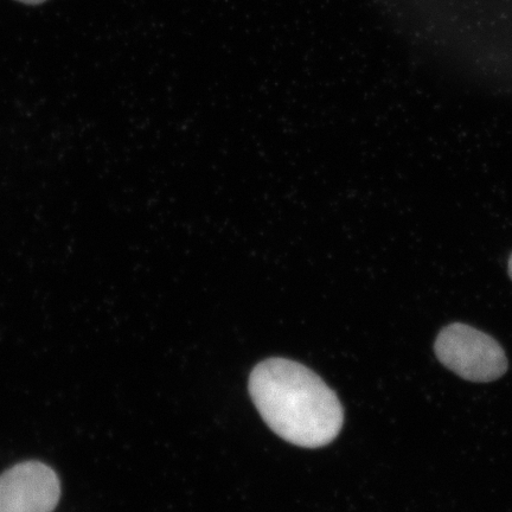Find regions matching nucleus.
<instances>
[{
	"label": "nucleus",
	"instance_id": "nucleus-1",
	"mask_svg": "<svg viewBox=\"0 0 512 512\" xmlns=\"http://www.w3.org/2000/svg\"><path fill=\"white\" fill-rule=\"evenodd\" d=\"M249 393L271 430L293 445L322 447L342 430L337 395L300 363L285 358L261 362L249 377Z\"/></svg>",
	"mask_w": 512,
	"mask_h": 512
},
{
	"label": "nucleus",
	"instance_id": "nucleus-2",
	"mask_svg": "<svg viewBox=\"0 0 512 512\" xmlns=\"http://www.w3.org/2000/svg\"><path fill=\"white\" fill-rule=\"evenodd\" d=\"M434 351L443 366L466 381H496L508 370L507 355L496 339L470 325H447L435 339Z\"/></svg>",
	"mask_w": 512,
	"mask_h": 512
},
{
	"label": "nucleus",
	"instance_id": "nucleus-3",
	"mask_svg": "<svg viewBox=\"0 0 512 512\" xmlns=\"http://www.w3.org/2000/svg\"><path fill=\"white\" fill-rule=\"evenodd\" d=\"M60 497L56 472L36 460L17 464L0 475V512H53Z\"/></svg>",
	"mask_w": 512,
	"mask_h": 512
},
{
	"label": "nucleus",
	"instance_id": "nucleus-4",
	"mask_svg": "<svg viewBox=\"0 0 512 512\" xmlns=\"http://www.w3.org/2000/svg\"><path fill=\"white\" fill-rule=\"evenodd\" d=\"M19 2L35 5V4H41L43 2H46V0H19Z\"/></svg>",
	"mask_w": 512,
	"mask_h": 512
},
{
	"label": "nucleus",
	"instance_id": "nucleus-5",
	"mask_svg": "<svg viewBox=\"0 0 512 512\" xmlns=\"http://www.w3.org/2000/svg\"><path fill=\"white\" fill-rule=\"evenodd\" d=\"M509 274H510V277L512 279V255H511V258L509 260Z\"/></svg>",
	"mask_w": 512,
	"mask_h": 512
}]
</instances>
